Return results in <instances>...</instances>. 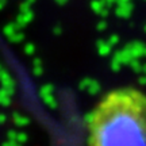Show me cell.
Listing matches in <instances>:
<instances>
[{
    "label": "cell",
    "mask_w": 146,
    "mask_h": 146,
    "mask_svg": "<svg viewBox=\"0 0 146 146\" xmlns=\"http://www.w3.org/2000/svg\"><path fill=\"white\" fill-rule=\"evenodd\" d=\"M87 146H146V95L133 87L108 91L87 120Z\"/></svg>",
    "instance_id": "1"
}]
</instances>
